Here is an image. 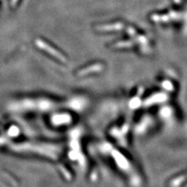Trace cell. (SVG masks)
I'll return each mask as SVG.
<instances>
[{
  "instance_id": "cell-2",
  "label": "cell",
  "mask_w": 187,
  "mask_h": 187,
  "mask_svg": "<svg viewBox=\"0 0 187 187\" xmlns=\"http://www.w3.org/2000/svg\"><path fill=\"white\" fill-rule=\"evenodd\" d=\"M103 69V66L102 64H95V65H92V66H88V67L85 68L83 70L80 71L78 73L80 76H84L87 75V74L90 73H95V72H98V71H101L102 69Z\"/></svg>"
},
{
  "instance_id": "cell-1",
  "label": "cell",
  "mask_w": 187,
  "mask_h": 187,
  "mask_svg": "<svg viewBox=\"0 0 187 187\" xmlns=\"http://www.w3.org/2000/svg\"><path fill=\"white\" fill-rule=\"evenodd\" d=\"M36 44L39 47V48H41V49L44 50V51L48 52L49 54H51L52 56H53L54 57L57 58L59 60L62 61V62H65L66 61V58H65L64 56H62L61 53H59L58 51H56V50L54 48H52V46L48 45L47 43L44 42V41H40V40H38V41H36Z\"/></svg>"
},
{
  "instance_id": "cell-3",
  "label": "cell",
  "mask_w": 187,
  "mask_h": 187,
  "mask_svg": "<svg viewBox=\"0 0 187 187\" xmlns=\"http://www.w3.org/2000/svg\"><path fill=\"white\" fill-rule=\"evenodd\" d=\"M123 28V25L122 23H114V24L106 25V26H102L98 27L99 30L101 31H117V30H121Z\"/></svg>"
},
{
  "instance_id": "cell-4",
  "label": "cell",
  "mask_w": 187,
  "mask_h": 187,
  "mask_svg": "<svg viewBox=\"0 0 187 187\" xmlns=\"http://www.w3.org/2000/svg\"><path fill=\"white\" fill-rule=\"evenodd\" d=\"M120 44H118V46H119V47H127V46L133 45V43L130 42V41H125V42H122Z\"/></svg>"
}]
</instances>
